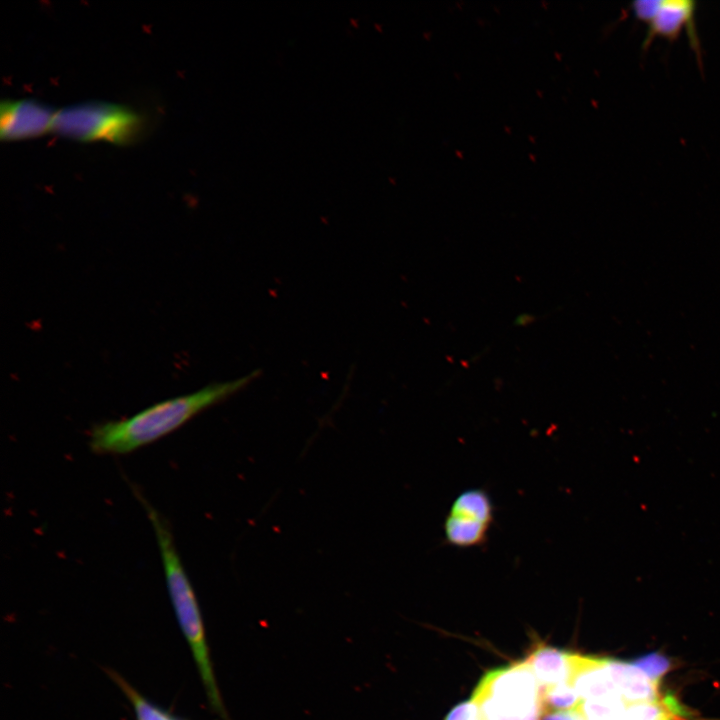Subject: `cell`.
I'll return each mask as SVG.
<instances>
[{"mask_svg":"<svg viewBox=\"0 0 720 720\" xmlns=\"http://www.w3.org/2000/svg\"><path fill=\"white\" fill-rule=\"evenodd\" d=\"M248 375L209 384L195 392L170 398L119 420L94 425L88 446L97 455H121L151 444L177 430L197 414L229 398L259 376Z\"/></svg>","mask_w":720,"mask_h":720,"instance_id":"1","label":"cell"},{"mask_svg":"<svg viewBox=\"0 0 720 720\" xmlns=\"http://www.w3.org/2000/svg\"><path fill=\"white\" fill-rule=\"evenodd\" d=\"M130 487L152 525L172 607L192 652L209 704L223 720H230L214 675L200 607L177 551L169 522L135 485Z\"/></svg>","mask_w":720,"mask_h":720,"instance_id":"2","label":"cell"},{"mask_svg":"<svg viewBox=\"0 0 720 720\" xmlns=\"http://www.w3.org/2000/svg\"><path fill=\"white\" fill-rule=\"evenodd\" d=\"M471 698L480 720H541L545 712L540 685L525 660L488 671Z\"/></svg>","mask_w":720,"mask_h":720,"instance_id":"3","label":"cell"},{"mask_svg":"<svg viewBox=\"0 0 720 720\" xmlns=\"http://www.w3.org/2000/svg\"><path fill=\"white\" fill-rule=\"evenodd\" d=\"M144 128L143 116L125 105L87 101L57 110L52 132L80 142L127 145L137 141Z\"/></svg>","mask_w":720,"mask_h":720,"instance_id":"4","label":"cell"},{"mask_svg":"<svg viewBox=\"0 0 720 720\" xmlns=\"http://www.w3.org/2000/svg\"><path fill=\"white\" fill-rule=\"evenodd\" d=\"M495 507L482 488L461 492L452 502L443 524L445 542L466 549L478 547L488 540L494 522Z\"/></svg>","mask_w":720,"mask_h":720,"instance_id":"5","label":"cell"},{"mask_svg":"<svg viewBox=\"0 0 720 720\" xmlns=\"http://www.w3.org/2000/svg\"><path fill=\"white\" fill-rule=\"evenodd\" d=\"M57 110L35 99H6L0 105V137L13 141L52 131Z\"/></svg>","mask_w":720,"mask_h":720,"instance_id":"6","label":"cell"},{"mask_svg":"<svg viewBox=\"0 0 720 720\" xmlns=\"http://www.w3.org/2000/svg\"><path fill=\"white\" fill-rule=\"evenodd\" d=\"M696 8L697 3L691 0H661L657 13L648 23L642 48L647 49L657 37L674 41L681 31L686 29L692 48L700 55L699 38L695 28Z\"/></svg>","mask_w":720,"mask_h":720,"instance_id":"7","label":"cell"},{"mask_svg":"<svg viewBox=\"0 0 720 720\" xmlns=\"http://www.w3.org/2000/svg\"><path fill=\"white\" fill-rule=\"evenodd\" d=\"M608 673L622 698L628 703L660 699L659 684L653 682L633 663L606 658Z\"/></svg>","mask_w":720,"mask_h":720,"instance_id":"8","label":"cell"},{"mask_svg":"<svg viewBox=\"0 0 720 720\" xmlns=\"http://www.w3.org/2000/svg\"><path fill=\"white\" fill-rule=\"evenodd\" d=\"M541 692L558 684L571 682V653L548 646L537 647L526 659Z\"/></svg>","mask_w":720,"mask_h":720,"instance_id":"9","label":"cell"},{"mask_svg":"<svg viewBox=\"0 0 720 720\" xmlns=\"http://www.w3.org/2000/svg\"><path fill=\"white\" fill-rule=\"evenodd\" d=\"M105 670L108 676L129 700L136 720H184L144 697L116 671L111 669Z\"/></svg>","mask_w":720,"mask_h":720,"instance_id":"10","label":"cell"},{"mask_svg":"<svg viewBox=\"0 0 720 720\" xmlns=\"http://www.w3.org/2000/svg\"><path fill=\"white\" fill-rule=\"evenodd\" d=\"M685 714L680 704L668 696L627 705L624 720H679Z\"/></svg>","mask_w":720,"mask_h":720,"instance_id":"11","label":"cell"},{"mask_svg":"<svg viewBox=\"0 0 720 720\" xmlns=\"http://www.w3.org/2000/svg\"><path fill=\"white\" fill-rule=\"evenodd\" d=\"M629 705L621 696L581 700L578 708L584 720H624Z\"/></svg>","mask_w":720,"mask_h":720,"instance_id":"12","label":"cell"},{"mask_svg":"<svg viewBox=\"0 0 720 720\" xmlns=\"http://www.w3.org/2000/svg\"><path fill=\"white\" fill-rule=\"evenodd\" d=\"M542 697L545 710L572 709L578 707L581 702V699L571 682L561 683L544 690L542 692Z\"/></svg>","mask_w":720,"mask_h":720,"instance_id":"13","label":"cell"},{"mask_svg":"<svg viewBox=\"0 0 720 720\" xmlns=\"http://www.w3.org/2000/svg\"><path fill=\"white\" fill-rule=\"evenodd\" d=\"M633 664L642 670L653 682L660 683L664 674L672 667L671 661L664 655L650 653L639 657Z\"/></svg>","mask_w":720,"mask_h":720,"instance_id":"14","label":"cell"},{"mask_svg":"<svg viewBox=\"0 0 720 720\" xmlns=\"http://www.w3.org/2000/svg\"><path fill=\"white\" fill-rule=\"evenodd\" d=\"M661 0H637L630 5L633 16L647 24L658 11Z\"/></svg>","mask_w":720,"mask_h":720,"instance_id":"15","label":"cell"},{"mask_svg":"<svg viewBox=\"0 0 720 720\" xmlns=\"http://www.w3.org/2000/svg\"><path fill=\"white\" fill-rule=\"evenodd\" d=\"M445 720H480L478 707L471 698L455 706L447 714Z\"/></svg>","mask_w":720,"mask_h":720,"instance_id":"16","label":"cell"},{"mask_svg":"<svg viewBox=\"0 0 720 720\" xmlns=\"http://www.w3.org/2000/svg\"><path fill=\"white\" fill-rule=\"evenodd\" d=\"M541 720H584L578 707L572 709L550 710L545 712Z\"/></svg>","mask_w":720,"mask_h":720,"instance_id":"17","label":"cell"}]
</instances>
